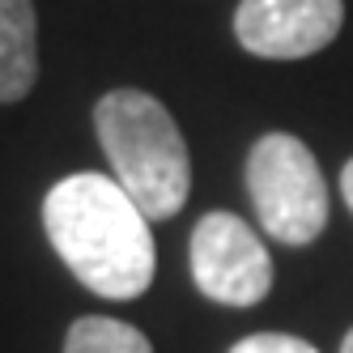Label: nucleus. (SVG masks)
Instances as JSON below:
<instances>
[{"label": "nucleus", "mask_w": 353, "mask_h": 353, "mask_svg": "<svg viewBox=\"0 0 353 353\" xmlns=\"http://www.w3.org/2000/svg\"><path fill=\"white\" fill-rule=\"evenodd\" d=\"M341 353H353V327L345 332V341H341Z\"/></svg>", "instance_id": "nucleus-10"}, {"label": "nucleus", "mask_w": 353, "mask_h": 353, "mask_svg": "<svg viewBox=\"0 0 353 353\" xmlns=\"http://www.w3.org/2000/svg\"><path fill=\"white\" fill-rule=\"evenodd\" d=\"M341 192H345V205H349V213H353V158H349L345 170H341Z\"/></svg>", "instance_id": "nucleus-9"}, {"label": "nucleus", "mask_w": 353, "mask_h": 353, "mask_svg": "<svg viewBox=\"0 0 353 353\" xmlns=\"http://www.w3.org/2000/svg\"><path fill=\"white\" fill-rule=\"evenodd\" d=\"M247 192L264 234L302 247L327 225V183L315 154L290 132H268L247 154Z\"/></svg>", "instance_id": "nucleus-3"}, {"label": "nucleus", "mask_w": 353, "mask_h": 353, "mask_svg": "<svg viewBox=\"0 0 353 353\" xmlns=\"http://www.w3.org/2000/svg\"><path fill=\"white\" fill-rule=\"evenodd\" d=\"M64 353H154V345L123 319L81 315L64 336Z\"/></svg>", "instance_id": "nucleus-7"}, {"label": "nucleus", "mask_w": 353, "mask_h": 353, "mask_svg": "<svg viewBox=\"0 0 353 353\" xmlns=\"http://www.w3.org/2000/svg\"><path fill=\"white\" fill-rule=\"evenodd\" d=\"M230 353H319V349L290 332H256V336H243L239 345H230Z\"/></svg>", "instance_id": "nucleus-8"}, {"label": "nucleus", "mask_w": 353, "mask_h": 353, "mask_svg": "<svg viewBox=\"0 0 353 353\" xmlns=\"http://www.w3.org/2000/svg\"><path fill=\"white\" fill-rule=\"evenodd\" d=\"M345 0H239L234 39L260 60H302L341 34Z\"/></svg>", "instance_id": "nucleus-5"}, {"label": "nucleus", "mask_w": 353, "mask_h": 353, "mask_svg": "<svg viewBox=\"0 0 353 353\" xmlns=\"http://www.w3.org/2000/svg\"><path fill=\"white\" fill-rule=\"evenodd\" d=\"M39 77L34 0H0V103H21Z\"/></svg>", "instance_id": "nucleus-6"}, {"label": "nucleus", "mask_w": 353, "mask_h": 353, "mask_svg": "<svg viewBox=\"0 0 353 353\" xmlns=\"http://www.w3.org/2000/svg\"><path fill=\"white\" fill-rule=\"evenodd\" d=\"M192 281L217 307H256L272 290V260L234 213H205L192 230Z\"/></svg>", "instance_id": "nucleus-4"}, {"label": "nucleus", "mask_w": 353, "mask_h": 353, "mask_svg": "<svg viewBox=\"0 0 353 353\" xmlns=\"http://www.w3.org/2000/svg\"><path fill=\"white\" fill-rule=\"evenodd\" d=\"M43 225L68 272L98 298L128 302L154 285L149 217L111 174L81 170L60 179L43 200Z\"/></svg>", "instance_id": "nucleus-1"}, {"label": "nucleus", "mask_w": 353, "mask_h": 353, "mask_svg": "<svg viewBox=\"0 0 353 353\" xmlns=\"http://www.w3.org/2000/svg\"><path fill=\"white\" fill-rule=\"evenodd\" d=\"M94 132L111 162V179L137 200L149 221H166L188 205L192 158L179 123L145 90H111L94 107Z\"/></svg>", "instance_id": "nucleus-2"}]
</instances>
